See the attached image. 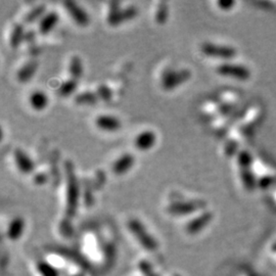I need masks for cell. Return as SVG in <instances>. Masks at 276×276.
<instances>
[{
  "label": "cell",
  "mask_w": 276,
  "mask_h": 276,
  "mask_svg": "<svg viewBox=\"0 0 276 276\" xmlns=\"http://www.w3.org/2000/svg\"><path fill=\"white\" fill-rule=\"evenodd\" d=\"M134 163H135L134 156L130 153H125L113 163L112 172L118 176L124 175L133 167Z\"/></svg>",
  "instance_id": "cell-10"
},
{
  "label": "cell",
  "mask_w": 276,
  "mask_h": 276,
  "mask_svg": "<svg viewBox=\"0 0 276 276\" xmlns=\"http://www.w3.org/2000/svg\"><path fill=\"white\" fill-rule=\"evenodd\" d=\"M169 16V7L168 3L166 1H161L158 4L156 14H155V19L159 25H163L167 22Z\"/></svg>",
  "instance_id": "cell-23"
},
{
  "label": "cell",
  "mask_w": 276,
  "mask_h": 276,
  "mask_svg": "<svg viewBox=\"0 0 276 276\" xmlns=\"http://www.w3.org/2000/svg\"><path fill=\"white\" fill-rule=\"evenodd\" d=\"M201 51L207 55L217 58H231L237 54V51L233 47L227 45L215 44L212 42H204L201 45Z\"/></svg>",
  "instance_id": "cell-6"
},
{
  "label": "cell",
  "mask_w": 276,
  "mask_h": 276,
  "mask_svg": "<svg viewBox=\"0 0 276 276\" xmlns=\"http://www.w3.org/2000/svg\"><path fill=\"white\" fill-rule=\"evenodd\" d=\"M69 73L71 78L78 80L83 75V66L80 57L78 55H73L69 63Z\"/></svg>",
  "instance_id": "cell-22"
},
{
  "label": "cell",
  "mask_w": 276,
  "mask_h": 276,
  "mask_svg": "<svg viewBox=\"0 0 276 276\" xmlns=\"http://www.w3.org/2000/svg\"><path fill=\"white\" fill-rule=\"evenodd\" d=\"M72 276H83L82 274H75V275H72Z\"/></svg>",
  "instance_id": "cell-31"
},
{
  "label": "cell",
  "mask_w": 276,
  "mask_h": 276,
  "mask_svg": "<svg viewBox=\"0 0 276 276\" xmlns=\"http://www.w3.org/2000/svg\"><path fill=\"white\" fill-rule=\"evenodd\" d=\"M77 86H78V80H75L73 78L67 79L59 84L57 88V93L62 97L70 96L71 94L75 92V90L77 89Z\"/></svg>",
  "instance_id": "cell-20"
},
{
  "label": "cell",
  "mask_w": 276,
  "mask_h": 276,
  "mask_svg": "<svg viewBox=\"0 0 276 276\" xmlns=\"http://www.w3.org/2000/svg\"><path fill=\"white\" fill-rule=\"evenodd\" d=\"M24 26L22 24H14L9 37V44L11 48H17L25 39Z\"/></svg>",
  "instance_id": "cell-18"
},
{
  "label": "cell",
  "mask_w": 276,
  "mask_h": 276,
  "mask_svg": "<svg viewBox=\"0 0 276 276\" xmlns=\"http://www.w3.org/2000/svg\"><path fill=\"white\" fill-rule=\"evenodd\" d=\"M236 4L235 1H219L218 5L221 9H230Z\"/></svg>",
  "instance_id": "cell-30"
},
{
  "label": "cell",
  "mask_w": 276,
  "mask_h": 276,
  "mask_svg": "<svg viewBox=\"0 0 276 276\" xmlns=\"http://www.w3.org/2000/svg\"><path fill=\"white\" fill-rule=\"evenodd\" d=\"M138 268L142 276H160L154 270L153 265L147 260H141L138 263Z\"/></svg>",
  "instance_id": "cell-26"
},
{
  "label": "cell",
  "mask_w": 276,
  "mask_h": 276,
  "mask_svg": "<svg viewBox=\"0 0 276 276\" xmlns=\"http://www.w3.org/2000/svg\"><path fill=\"white\" fill-rule=\"evenodd\" d=\"M96 94H97L98 98L103 100V101H110L113 97V91L105 84H100L97 86Z\"/></svg>",
  "instance_id": "cell-25"
},
{
  "label": "cell",
  "mask_w": 276,
  "mask_h": 276,
  "mask_svg": "<svg viewBox=\"0 0 276 276\" xmlns=\"http://www.w3.org/2000/svg\"><path fill=\"white\" fill-rule=\"evenodd\" d=\"M127 227L144 250L148 252H156L159 249L158 241L147 231L140 220L136 218L130 219L127 223Z\"/></svg>",
  "instance_id": "cell-2"
},
{
  "label": "cell",
  "mask_w": 276,
  "mask_h": 276,
  "mask_svg": "<svg viewBox=\"0 0 276 276\" xmlns=\"http://www.w3.org/2000/svg\"><path fill=\"white\" fill-rule=\"evenodd\" d=\"M192 76L188 69L167 68L161 75V86L165 90H173L186 82Z\"/></svg>",
  "instance_id": "cell-4"
},
{
  "label": "cell",
  "mask_w": 276,
  "mask_h": 276,
  "mask_svg": "<svg viewBox=\"0 0 276 276\" xmlns=\"http://www.w3.org/2000/svg\"><path fill=\"white\" fill-rule=\"evenodd\" d=\"M45 9H46L45 3H41V4L34 6L25 14L24 22L27 24H30V23H33V22L41 18L45 14Z\"/></svg>",
  "instance_id": "cell-21"
},
{
  "label": "cell",
  "mask_w": 276,
  "mask_h": 276,
  "mask_svg": "<svg viewBox=\"0 0 276 276\" xmlns=\"http://www.w3.org/2000/svg\"><path fill=\"white\" fill-rule=\"evenodd\" d=\"M138 13V8L136 5H128L126 7L121 8L120 2L113 1L110 3V11L107 16V20L109 25L113 27H117L122 23L128 22L134 18Z\"/></svg>",
  "instance_id": "cell-3"
},
{
  "label": "cell",
  "mask_w": 276,
  "mask_h": 276,
  "mask_svg": "<svg viewBox=\"0 0 276 276\" xmlns=\"http://www.w3.org/2000/svg\"><path fill=\"white\" fill-rule=\"evenodd\" d=\"M98 99L99 98L96 92H93L90 90L82 91L76 94L74 97V101L77 104H95L98 101Z\"/></svg>",
  "instance_id": "cell-19"
},
{
  "label": "cell",
  "mask_w": 276,
  "mask_h": 276,
  "mask_svg": "<svg viewBox=\"0 0 276 276\" xmlns=\"http://www.w3.org/2000/svg\"><path fill=\"white\" fill-rule=\"evenodd\" d=\"M65 8L70 14L71 18L80 27H86L89 24V15L87 11L73 0H66L63 2Z\"/></svg>",
  "instance_id": "cell-7"
},
{
  "label": "cell",
  "mask_w": 276,
  "mask_h": 276,
  "mask_svg": "<svg viewBox=\"0 0 276 276\" xmlns=\"http://www.w3.org/2000/svg\"><path fill=\"white\" fill-rule=\"evenodd\" d=\"M59 230H60V233L62 235V237H65L66 239L71 238V236L73 235V226H72L71 220L63 218L61 223H60Z\"/></svg>",
  "instance_id": "cell-27"
},
{
  "label": "cell",
  "mask_w": 276,
  "mask_h": 276,
  "mask_svg": "<svg viewBox=\"0 0 276 276\" xmlns=\"http://www.w3.org/2000/svg\"><path fill=\"white\" fill-rule=\"evenodd\" d=\"M94 123L97 128L110 132L117 131L122 126L121 121L117 117L111 115H99L95 118Z\"/></svg>",
  "instance_id": "cell-13"
},
{
  "label": "cell",
  "mask_w": 276,
  "mask_h": 276,
  "mask_svg": "<svg viewBox=\"0 0 276 276\" xmlns=\"http://www.w3.org/2000/svg\"><path fill=\"white\" fill-rule=\"evenodd\" d=\"M217 73L222 76L231 77V78H236L240 80H247L251 76V73L248 68L242 65H235V63H228V62L218 66Z\"/></svg>",
  "instance_id": "cell-8"
},
{
  "label": "cell",
  "mask_w": 276,
  "mask_h": 276,
  "mask_svg": "<svg viewBox=\"0 0 276 276\" xmlns=\"http://www.w3.org/2000/svg\"><path fill=\"white\" fill-rule=\"evenodd\" d=\"M48 181V176L44 172H39L36 173L33 176V182L36 185H44Z\"/></svg>",
  "instance_id": "cell-29"
},
{
  "label": "cell",
  "mask_w": 276,
  "mask_h": 276,
  "mask_svg": "<svg viewBox=\"0 0 276 276\" xmlns=\"http://www.w3.org/2000/svg\"><path fill=\"white\" fill-rule=\"evenodd\" d=\"M38 68V61L36 59H31L24 63L16 73V78L19 82L26 83L28 82L35 74Z\"/></svg>",
  "instance_id": "cell-16"
},
{
  "label": "cell",
  "mask_w": 276,
  "mask_h": 276,
  "mask_svg": "<svg viewBox=\"0 0 276 276\" xmlns=\"http://www.w3.org/2000/svg\"><path fill=\"white\" fill-rule=\"evenodd\" d=\"M250 161H251V157L247 152H242L239 155V163L242 169H247L250 164Z\"/></svg>",
  "instance_id": "cell-28"
},
{
  "label": "cell",
  "mask_w": 276,
  "mask_h": 276,
  "mask_svg": "<svg viewBox=\"0 0 276 276\" xmlns=\"http://www.w3.org/2000/svg\"><path fill=\"white\" fill-rule=\"evenodd\" d=\"M175 276H180V275H175Z\"/></svg>",
  "instance_id": "cell-32"
},
{
  "label": "cell",
  "mask_w": 276,
  "mask_h": 276,
  "mask_svg": "<svg viewBox=\"0 0 276 276\" xmlns=\"http://www.w3.org/2000/svg\"><path fill=\"white\" fill-rule=\"evenodd\" d=\"M29 103L35 111H42L48 104V97L42 90H35L29 96Z\"/></svg>",
  "instance_id": "cell-17"
},
{
  "label": "cell",
  "mask_w": 276,
  "mask_h": 276,
  "mask_svg": "<svg viewBox=\"0 0 276 276\" xmlns=\"http://www.w3.org/2000/svg\"><path fill=\"white\" fill-rule=\"evenodd\" d=\"M157 141V135L152 130H144L136 135L134 145L138 151L146 152L151 150Z\"/></svg>",
  "instance_id": "cell-12"
},
{
  "label": "cell",
  "mask_w": 276,
  "mask_h": 276,
  "mask_svg": "<svg viewBox=\"0 0 276 276\" xmlns=\"http://www.w3.org/2000/svg\"><path fill=\"white\" fill-rule=\"evenodd\" d=\"M59 19V14L55 10H50L45 12V14L40 18L38 24V31L42 35L48 34L57 24Z\"/></svg>",
  "instance_id": "cell-14"
},
{
  "label": "cell",
  "mask_w": 276,
  "mask_h": 276,
  "mask_svg": "<svg viewBox=\"0 0 276 276\" xmlns=\"http://www.w3.org/2000/svg\"><path fill=\"white\" fill-rule=\"evenodd\" d=\"M65 175H66V185H67V196H66V219L71 220L77 214L79 206V183L77 176L75 174L74 165L70 160L63 162Z\"/></svg>",
  "instance_id": "cell-1"
},
{
  "label": "cell",
  "mask_w": 276,
  "mask_h": 276,
  "mask_svg": "<svg viewBox=\"0 0 276 276\" xmlns=\"http://www.w3.org/2000/svg\"><path fill=\"white\" fill-rule=\"evenodd\" d=\"M13 160L16 168L22 174H30L34 171L35 164L32 159L22 150L16 147L13 151Z\"/></svg>",
  "instance_id": "cell-9"
},
{
  "label": "cell",
  "mask_w": 276,
  "mask_h": 276,
  "mask_svg": "<svg viewBox=\"0 0 276 276\" xmlns=\"http://www.w3.org/2000/svg\"><path fill=\"white\" fill-rule=\"evenodd\" d=\"M37 270L41 276H59L58 270L46 261H39L37 264Z\"/></svg>",
  "instance_id": "cell-24"
},
{
  "label": "cell",
  "mask_w": 276,
  "mask_h": 276,
  "mask_svg": "<svg viewBox=\"0 0 276 276\" xmlns=\"http://www.w3.org/2000/svg\"><path fill=\"white\" fill-rule=\"evenodd\" d=\"M211 219L212 214L210 212H204L185 224V231L192 236L197 235L209 224Z\"/></svg>",
  "instance_id": "cell-11"
},
{
  "label": "cell",
  "mask_w": 276,
  "mask_h": 276,
  "mask_svg": "<svg viewBox=\"0 0 276 276\" xmlns=\"http://www.w3.org/2000/svg\"><path fill=\"white\" fill-rule=\"evenodd\" d=\"M25 229V221L22 217L16 216L14 217L9 225L7 226V230H6V237L8 240L15 242L17 240H19V238L22 237L23 232Z\"/></svg>",
  "instance_id": "cell-15"
},
{
  "label": "cell",
  "mask_w": 276,
  "mask_h": 276,
  "mask_svg": "<svg viewBox=\"0 0 276 276\" xmlns=\"http://www.w3.org/2000/svg\"><path fill=\"white\" fill-rule=\"evenodd\" d=\"M206 207V202L197 199V200H186V201H178L175 203H171L167 207V213L176 216V217H184L188 216L197 211H200Z\"/></svg>",
  "instance_id": "cell-5"
}]
</instances>
